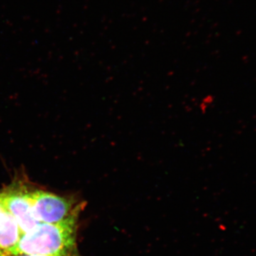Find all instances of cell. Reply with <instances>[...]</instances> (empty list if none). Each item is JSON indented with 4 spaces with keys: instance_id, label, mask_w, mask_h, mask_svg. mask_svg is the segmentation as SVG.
Wrapping results in <instances>:
<instances>
[{
    "instance_id": "52a82bcc",
    "label": "cell",
    "mask_w": 256,
    "mask_h": 256,
    "mask_svg": "<svg viewBox=\"0 0 256 256\" xmlns=\"http://www.w3.org/2000/svg\"><path fill=\"white\" fill-rule=\"evenodd\" d=\"M0 256H6L4 255V254H3L2 252H1V250H0Z\"/></svg>"
},
{
    "instance_id": "7a4b0ae2",
    "label": "cell",
    "mask_w": 256,
    "mask_h": 256,
    "mask_svg": "<svg viewBox=\"0 0 256 256\" xmlns=\"http://www.w3.org/2000/svg\"><path fill=\"white\" fill-rule=\"evenodd\" d=\"M32 208L40 223L57 224L78 218L84 204L50 192H30Z\"/></svg>"
},
{
    "instance_id": "5b68a950",
    "label": "cell",
    "mask_w": 256,
    "mask_h": 256,
    "mask_svg": "<svg viewBox=\"0 0 256 256\" xmlns=\"http://www.w3.org/2000/svg\"><path fill=\"white\" fill-rule=\"evenodd\" d=\"M5 208H4V206L2 205V204L0 203V216H1V215L3 213L5 212Z\"/></svg>"
},
{
    "instance_id": "8992f818",
    "label": "cell",
    "mask_w": 256,
    "mask_h": 256,
    "mask_svg": "<svg viewBox=\"0 0 256 256\" xmlns=\"http://www.w3.org/2000/svg\"><path fill=\"white\" fill-rule=\"evenodd\" d=\"M40 256V255H18V256Z\"/></svg>"
},
{
    "instance_id": "3957f363",
    "label": "cell",
    "mask_w": 256,
    "mask_h": 256,
    "mask_svg": "<svg viewBox=\"0 0 256 256\" xmlns=\"http://www.w3.org/2000/svg\"><path fill=\"white\" fill-rule=\"evenodd\" d=\"M0 203L18 222L22 234L40 224L34 214L30 192L25 188H9L1 192Z\"/></svg>"
},
{
    "instance_id": "6da1fadb",
    "label": "cell",
    "mask_w": 256,
    "mask_h": 256,
    "mask_svg": "<svg viewBox=\"0 0 256 256\" xmlns=\"http://www.w3.org/2000/svg\"><path fill=\"white\" fill-rule=\"evenodd\" d=\"M78 220L57 224H38L22 235L10 256H80L76 242Z\"/></svg>"
},
{
    "instance_id": "277c9868",
    "label": "cell",
    "mask_w": 256,
    "mask_h": 256,
    "mask_svg": "<svg viewBox=\"0 0 256 256\" xmlns=\"http://www.w3.org/2000/svg\"><path fill=\"white\" fill-rule=\"evenodd\" d=\"M22 235L18 222L5 210L0 216V250L10 256Z\"/></svg>"
}]
</instances>
